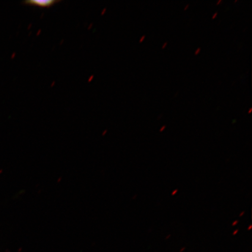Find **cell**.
I'll return each mask as SVG.
<instances>
[{
	"label": "cell",
	"instance_id": "obj_7",
	"mask_svg": "<svg viewBox=\"0 0 252 252\" xmlns=\"http://www.w3.org/2000/svg\"><path fill=\"white\" fill-rule=\"evenodd\" d=\"M167 42H165L164 44H163V45H162V48H164V47H165V46L167 45Z\"/></svg>",
	"mask_w": 252,
	"mask_h": 252
},
{
	"label": "cell",
	"instance_id": "obj_12",
	"mask_svg": "<svg viewBox=\"0 0 252 252\" xmlns=\"http://www.w3.org/2000/svg\"><path fill=\"white\" fill-rule=\"evenodd\" d=\"M252 110V108H251L250 110H249V113H251Z\"/></svg>",
	"mask_w": 252,
	"mask_h": 252
},
{
	"label": "cell",
	"instance_id": "obj_8",
	"mask_svg": "<svg viewBox=\"0 0 252 252\" xmlns=\"http://www.w3.org/2000/svg\"><path fill=\"white\" fill-rule=\"evenodd\" d=\"M145 37H146V35H144L143 37H142L140 39V42H141V41L143 40L145 38Z\"/></svg>",
	"mask_w": 252,
	"mask_h": 252
},
{
	"label": "cell",
	"instance_id": "obj_11",
	"mask_svg": "<svg viewBox=\"0 0 252 252\" xmlns=\"http://www.w3.org/2000/svg\"><path fill=\"white\" fill-rule=\"evenodd\" d=\"M244 213H245V212H242V213L241 214V215H240V216H239V217H242V216H243V215H244Z\"/></svg>",
	"mask_w": 252,
	"mask_h": 252
},
{
	"label": "cell",
	"instance_id": "obj_10",
	"mask_svg": "<svg viewBox=\"0 0 252 252\" xmlns=\"http://www.w3.org/2000/svg\"><path fill=\"white\" fill-rule=\"evenodd\" d=\"M222 0H219V1L218 2H217V4H219V3H220V2H221Z\"/></svg>",
	"mask_w": 252,
	"mask_h": 252
},
{
	"label": "cell",
	"instance_id": "obj_13",
	"mask_svg": "<svg viewBox=\"0 0 252 252\" xmlns=\"http://www.w3.org/2000/svg\"><path fill=\"white\" fill-rule=\"evenodd\" d=\"M251 227H252V226H250V228H249V229H251Z\"/></svg>",
	"mask_w": 252,
	"mask_h": 252
},
{
	"label": "cell",
	"instance_id": "obj_1",
	"mask_svg": "<svg viewBox=\"0 0 252 252\" xmlns=\"http://www.w3.org/2000/svg\"><path fill=\"white\" fill-rule=\"evenodd\" d=\"M60 1L58 0H30V1H26L24 3L26 5L37 6V7L43 8H48L52 7L55 5L56 3H58Z\"/></svg>",
	"mask_w": 252,
	"mask_h": 252
},
{
	"label": "cell",
	"instance_id": "obj_4",
	"mask_svg": "<svg viewBox=\"0 0 252 252\" xmlns=\"http://www.w3.org/2000/svg\"><path fill=\"white\" fill-rule=\"evenodd\" d=\"M166 126H162V128L160 129V131H162L165 128Z\"/></svg>",
	"mask_w": 252,
	"mask_h": 252
},
{
	"label": "cell",
	"instance_id": "obj_6",
	"mask_svg": "<svg viewBox=\"0 0 252 252\" xmlns=\"http://www.w3.org/2000/svg\"><path fill=\"white\" fill-rule=\"evenodd\" d=\"M238 222V220H235V221L232 223V225L234 226V225H235L236 224V223H237Z\"/></svg>",
	"mask_w": 252,
	"mask_h": 252
},
{
	"label": "cell",
	"instance_id": "obj_2",
	"mask_svg": "<svg viewBox=\"0 0 252 252\" xmlns=\"http://www.w3.org/2000/svg\"><path fill=\"white\" fill-rule=\"evenodd\" d=\"M201 49L200 47H198V48L196 50V52H195V54L197 55L198 53L200 51Z\"/></svg>",
	"mask_w": 252,
	"mask_h": 252
},
{
	"label": "cell",
	"instance_id": "obj_5",
	"mask_svg": "<svg viewBox=\"0 0 252 252\" xmlns=\"http://www.w3.org/2000/svg\"><path fill=\"white\" fill-rule=\"evenodd\" d=\"M217 14H218V12H216L215 13H214L213 15V18L216 17V16L217 15Z\"/></svg>",
	"mask_w": 252,
	"mask_h": 252
},
{
	"label": "cell",
	"instance_id": "obj_3",
	"mask_svg": "<svg viewBox=\"0 0 252 252\" xmlns=\"http://www.w3.org/2000/svg\"><path fill=\"white\" fill-rule=\"evenodd\" d=\"M178 191V189H176V190L173 191L172 193V196H173V195H175L176 193H177Z\"/></svg>",
	"mask_w": 252,
	"mask_h": 252
},
{
	"label": "cell",
	"instance_id": "obj_9",
	"mask_svg": "<svg viewBox=\"0 0 252 252\" xmlns=\"http://www.w3.org/2000/svg\"><path fill=\"white\" fill-rule=\"evenodd\" d=\"M189 5V4H187V5L186 6V7H185V10H186V9H187L188 8Z\"/></svg>",
	"mask_w": 252,
	"mask_h": 252
}]
</instances>
